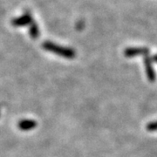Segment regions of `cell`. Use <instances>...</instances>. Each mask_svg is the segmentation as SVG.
<instances>
[{"label":"cell","instance_id":"6da1fadb","mask_svg":"<svg viewBox=\"0 0 157 157\" xmlns=\"http://www.w3.org/2000/svg\"><path fill=\"white\" fill-rule=\"evenodd\" d=\"M43 48L45 50L49 51L51 52H53L57 55L67 58V59H73L76 56L75 51L68 48V47H63L60 45H58L54 43H52L50 41H46L43 43Z\"/></svg>","mask_w":157,"mask_h":157},{"label":"cell","instance_id":"7a4b0ae2","mask_svg":"<svg viewBox=\"0 0 157 157\" xmlns=\"http://www.w3.org/2000/svg\"><path fill=\"white\" fill-rule=\"evenodd\" d=\"M33 21V20L32 15L29 12H26V13L23 14L22 16H20V17H15L14 19H12L11 24L15 27H22V26L28 25Z\"/></svg>","mask_w":157,"mask_h":157},{"label":"cell","instance_id":"3957f363","mask_svg":"<svg viewBox=\"0 0 157 157\" xmlns=\"http://www.w3.org/2000/svg\"><path fill=\"white\" fill-rule=\"evenodd\" d=\"M147 53H148V49L142 47H130V48H127L124 52L125 56L128 58L139 56V55H147Z\"/></svg>","mask_w":157,"mask_h":157},{"label":"cell","instance_id":"277c9868","mask_svg":"<svg viewBox=\"0 0 157 157\" xmlns=\"http://www.w3.org/2000/svg\"><path fill=\"white\" fill-rule=\"evenodd\" d=\"M17 126L22 131H29L37 127V122L34 120H22L18 122Z\"/></svg>","mask_w":157,"mask_h":157},{"label":"cell","instance_id":"5b68a950","mask_svg":"<svg viewBox=\"0 0 157 157\" xmlns=\"http://www.w3.org/2000/svg\"><path fill=\"white\" fill-rule=\"evenodd\" d=\"M145 67H146V73L147 78L149 79L150 82H154L155 80V73L154 71V68L152 67V60L146 57L145 58Z\"/></svg>","mask_w":157,"mask_h":157},{"label":"cell","instance_id":"8992f818","mask_svg":"<svg viewBox=\"0 0 157 157\" xmlns=\"http://www.w3.org/2000/svg\"><path fill=\"white\" fill-rule=\"evenodd\" d=\"M29 34L33 39H36L40 35V32H39V25L33 21L30 24V28H29Z\"/></svg>","mask_w":157,"mask_h":157},{"label":"cell","instance_id":"52a82bcc","mask_svg":"<svg viewBox=\"0 0 157 157\" xmlns=\"http://www.w3.org/2000/svg\"><path fill=\"white\" fill-rule=\"evenodd\" d=\"M146 128L148 132H156L157 121H154V122H150V123H148L147 125Z\"/></svg>","mask_w":157,"mask_h":157},{"label":"cell","instance_id":"ba28073f","mask_svg":"<svg viewBox=\"0 0 157 157\" xmlns=\"http://www.w3.org/2000/svg\"><path fill=\"white\" fill-rule=\"evenodd\" d=\"M152 60H154V61L157 62V55H155V56L153 57V59Z\"/></svg>","mask_w":157,"mask_h":157}]
</instances>
